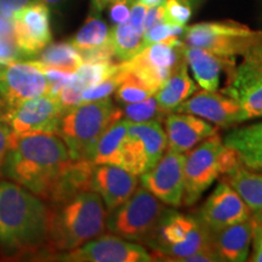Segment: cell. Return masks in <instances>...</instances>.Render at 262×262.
Returning <instances> with one entry per match:
<instances>
[{
    "label": "cell",
    "instance_id": "obj_40",
    "mask_svg": "<svg viewBox=\"0 0 262 262\" xmlns=\"http://www.w3.org/2000/svg\"><path fill=\"white\" fill-rule=\"evenodd\" d=\"M164 21H165V12H164L163 3L160 5L150 6L146 12L145 25H143V27H145V32L147 29L152 28L153 26L158 25L160 22H164Z\"/></svg>",
    "mask_w": 262,
    "mask_h": 262
},
{
    "label": "cell",
    "instance_id": "obj_27",
    "mask_svg": "<svg viewBox=\"0 0 262 262\" xmlns=\"http://www.w3.org/2000/svg\"><path fill=\"white\" fill-rule=\"evenodd\" d=\"M131 133H134L142 142L148 162L149 170L158 163L168 147V137L159 122L130 123L127 125Z\"/></svg>",
    "mask_w": 262,
    "mask_h": 262
},
{
    "label": "cell",
    "instance_id": "obj_45",
    "mask_svg": "<svg viewBox=\"0 0 262 262\" xmlns=\"http://www.w3.org/2000/svg\"><path fill=\"white\" fill-rule=\"evenodd\" d=\"M256 212H257L258 217H260V221H261V224H262V210H258V211H256Z\"/></svg>",
    "mask_w": 262,
    "mask_h": 262
},
{
    "label": "cell",
    "instance_id": "obj_44",
    "mask_svg": "<svg viewBox=\"0 0 262 262\" xmlns=\"http://www.w3.org/2000/svg\"><path fill=\"white\" fill-rule=\"evenodd\" d=\"M39 2L44 3V4L47 5H56L58 3H61L62 0H39Z\"/></svg>",
    "mask_w": 262,
    "mask_h": 262
},
{
    "label": "cell",
    "instance_id": "obj_28",
    "mask_svg": "<svg viewBox=\"0 0 262 262\" xmlns=\"http://www.w3.org/2000/svg\"><path fill=\"white\" fill-rule=\"evenodd\" d=\"M143 32L139 31L129 21L114 25L110 31V42L118 62L130 60L143 48Z\"/></svg>",
    "mask_w": 262,
    "mask_h": 262
},
{
    "label": "cell",
    "instance_id": "obj_37",
    "mask_svg": "<svg viewBox=\"0 0 262 262\" xmlns=\"http://www.w3.org/2000/svg\"><path fill=\"white\" fill-rule=\"evenodd\" d=\"M21 52L16 48L14 39L0 38V63L6 64L12 61L22 60Z\"/></svg>",
    "mask_w": 262,
    "mask_h": 262
},
{
    "label": "cell",
    "instance_id": "obj_32",
    "mask_svg": "<svg viewBox=\"0 0 262 262\" xmlns=\"http://www.w3.org/2000/svg\"><path fill=\"white\" fill-rule=\"evenodd\" d=\"M165 22L185 27L192 16L189 0H164Z\"/></svg>",
    "mask_w": 262,
    "mask_h": 262
},
{
    "label": "cell",
    "instance_id": "obj_41",
    "mask_svg": "<svg viewBox=\"0 0 262 262\" xmlns=\"http://www.w3.org/2000/svg\"><path fill=\"white\" fill-rule=\"evenodd\" d=\"M0 38L14 39L12 38V22L11 19L6 18L0 12Z\"/></svg>",
    "mask_w": 262,
    "mask_h": 262
},
{
    "label": "cell",
    "instance_id": "obj_17",
    "mask_svg": "<svg viewBox=\"0 0 262 262\" xmlns=\"http://www.w3.org/2000/svg\"><path fill=\"white\" fill-rule=\"evenodd\" d=\"M175 112L189 113L222 127L244 122L243 111L237 101L224 93L203 90L175 108Z\"/></svg>",
    "mask_w": 262,
    "mask_h": 262
},
{
    "label": "cell",
    "instance_id": "obj_16",
    "mask_svg": "<svg viewBox=\"0 0 262 262\" xmlns=\"http://www.w3.org/2000/svg\"><path fill=\"white\" fill-rule=\"evenodd\" d=\"M251 215L253 210L225 179L219 182L198 212V217L211 231L244 222Z\"/></svg>",
    "mask_w": 262,
    "mask_h": 262
},
{
    "label": "cell",
    "instance_id": "obj_26",
    "mask_svg": "<svg viewBox=\"0 0 262 262\" xmlns=\"http://www.w3.org/2000/svg\"><path fill=\"white\" fill-rule=\"evenodd\" d=\"M253 211L262 210V171L239 164L224 176Z\"/></svg>",
    "mask_w": 262,
    "mask_h": 262
},
{
    "label": "cell",
    "instance_id": "obj_42",
    "mask_svg": "<svg viewBox=\"0 0 262 262\" xmlns=\"http://www.w3.org/2000/svg\"><path fill=\"white\" fill-rule=\"evenodd\" d=\"M114 0H91V6L95 14H100Z\"/></svg>",
    "mask_w": 262,
    "mask_h": 262
},
{
    "label": "cell",
    "instance_id": "obj_7",
    "mask_svg": "<svg viewBox=\"0 0 262 262\" xmlns=\"http://www.w3.org/2000/svg\"><path fill=\"white\" fill-rule=\"evenodd\" d=\"M165 211L163 202L141 187L125 203L107 212L106 227L118 237L147 244Z\"/></svg>",
    "mask_w": 262,
    "mask_h": 262
},
{
    "label": "cell",
    "instance_id": "obj_39",
    "mask_svg": "<svg viewBox=\"0 0 262 262\" xmlns=\"http://www.w3.org/2000/svg\"><path fill=\"white\" fill-rule=\"evenodd\" d=\"M38 0H0V12L6 18L11 19L16 12Z\"/></svg>",
    "mask_w": 262,
    "mask_h": 262
},
{
    "label": "cell",
    "instance_id": "obj_15",
    "mask_svg": "<svg viewBox=\"0 0 262 262\" xmlns=\"http://www.w3.org/2000/svg\"><path fill=\"white\" fill-rule=\"evenodd\" d=\"M12 38L24 57L37 56L51 42L50 10L41 2H34L16 12L11 18Z\"/></svg>",
    "mask_w": 262,
    "mask_h": 262
},
{
    "label": "cell",
    "instance_id": "obj_10",
    "mask_svg": "<svg viewBox=\"0 0 262 262\" xmlns=\"http://www.w3.org/2000/svg\"><path fill=\"white\" fill-rule=\"evenodd\" d=\"M50 94L44 64L35 61H12L0 72V101L8 108Z\"/></svg>",
    "mask_w": 262,
    "mask_h": 262
},
{
    "label": "cell",
    "instance_id": "obj_4",
    "mask_svg": "<svg viewBox=\"0 0 262 262\" xmlns=\"http://www.w3.org/2000/svg\"><path fill=\"white\" fill-rule=\"evenodd\" d=\"M146 245L155 260L183 261L199 253H215L212 231L198 216L169 210L164 212L155 233ZM216 254V253H215Z\"/></svg>",
    "mask_w": 262,
    "mask_h": 262
},
{
    "label": "cell",
    "instance_id": "obj_11",
    "mask_svg": "<svg viewBox=\"0 0 262 262\" xmlns=\"http://www.w3.org/2000/svg\"><path fill=\"white\" fill-rule=\"evenodd\" d=\"M182 45L179 37L146 45L123 64L127 71L158 91L183 58Z\"/></svg>",
    "mask_w": 262,
    "mask_h": 262
},
{
    "label": "cell",
    "instance_id": "obj_34",
    "mask_svg": "<svg viewBox=\"0 0 262 262\" xmlns=\"http://www.w3.org/2000/svg\"><path fill=\"white\" fill-rule=\"evenodd\" d=\"M14 134L10 129L5 118V104L0 101V175H2V166L4 163L5 156L11 145Z\"/></svg>",
    "mask_w": 262,
    "mask_h": 262
},
{
    "label": "cell",
    "instance_id": "obj_31",
    "mask_svg": "<svg viewBox=\"0 0 262 262\" xmlns=\"http://www.w3.org/2000/svg\"><path fill=\"white\" fill-rule=\"evenodd\" d=\"M123 116L125 117L124 119L130 123H162V120L168 116V112L159 107L156 96H150L141 102L125 104L123 110Z\"/></svg>",
    "mask_w": 262,
    "mask_h": 262
},
{
    "label": "cell",
    "instance_id": "obj_6",
    "mask_svg": "<svg viewBox=\"0 0 262 262\" xmlns=\"http://www.w3.org/2000/svg\"><path fill=\"white\" fill-rule=\"evenodd\" d=\"M185 157L182 205L186 206L195 204L215 180L242 164L237 153L225 145L217 133L205 139L196 148L188 150Z\"/></svg>",
    "mask_w": 262,
    "mask_h": 262
},
{
    "label": "cell",
    "instance_id": "obj_43",
    "mask_svg": "<svg viewBox=\"0 0 262 262\" xmlns=\"http://www.w3.org/2000/svg\"><path fill=\"white\" fill-rule=\"evenodd\" d=\"M140 3H142V4H145L150 8V6H157V5H160L164 0H139Z\"/></svg>",
    "mask_w": 262,
    "mask_h": 262
},
{
    "label": "cell",
    "instance_id": "obj_46",
    "mask_svg": "<svg viewBox=\"0 0 262 262\" xmlns=\"http://www.w3.org/2000/svg\"><path fill=\"white\" fill-rule=\"evenodd\" d=\"M2 67H3V64H2V63H0V72H2Z\"/></svg>",
    "mask_w": 262,
    "mask_h": 262
},
{
    "label": "cell",
    "instance_id": "obj_20",
    "mask_svg": "<svg viewBox=\"0 0 262 262\" xmlns=\"http://www.w3.org/2000/svg\"><path fill=\"white\" fill-rule=\"evenodd\" d=\"M254 224L250 219L244 222L212 231V245L220 261L243 262L250 255Z\"/></svg>",
    "mask_w": 262,
    "mask_h": 262
},
{
    "label": "cell",
    "instance_id": "obj_2",
    "mask_svg": "<svg viewBox=\"0 0 262 262\" xmlns=\"http://www.w3.org/2000/svg\"><path fill=\"white\" fill-rule=\"evenodd\" d=\"M49 206L14 181H0V247L10 256L42 255Z\"/></svg>",
    "mask_w": 262,
    "mask_h": 262
},
{
    "label": "cell",
    "instance_id": "obj_35",
    "mask_svg": "<svg viewBox=\"0 0 262 262\" xmlns=\"http://www.w3.org/2000/svg\"><path fill=\"white\" fill-rule=\"evenodd\" d=\"M134 0H114L110 4V17L114 25L129 21L130 10Z\"/></svg>",
    "mask_w": 262,
    "mask_h": 262
},
{
    "label": "cell",
    "instance_id": "obj_30",
    "mask_svg": "<svg viewBox=\"0 0 262 262\" xmlns=\"http://www.w3.org/2000/svg\"><path fill=\"white\" fill-rule=\"evenodd\" d=\"M114 94H116V100L118 102L129 104L141 102V101L146 100V98L155 96L157 91L153 88H150L148 84H146L145 81L141 80L133 72L126 70L125 77H124L123 81L117 88Z\"/></svg>",
    "mask_w": 262,
    "mask_h": 262
},
{
    "label": "cell",
    "instance_id": "obj_8",
    "mask_svg": "<svg viewBox=\"0 0 262 262\" xmlns=\"http://www.w3.org/2000/svg\"><path fill=\"white\" fill-rule=\"evenodd\" d=\"M227 72L222 93L237 101L245 119L262 117V32H256L248 48Z\"/></svg>",
    "mask_w": 262,
    "mask_h": 262
},
{
    "label": "cell",
    "instance_id": "obj_21",
    "mask_svg": "<svg viewBox=\"0 0 262 262\" xmlns=\"http://www.w3.org/2000/svg\"><path fill=\"white\" fill-rule=\"evenodd\" d=\"M182 56L189 64L196 83L204 90L216 91L220 85L222 70H228L235 61L226 60L201 48L182 45Z\"/></svg>",
    "mask_w": 262,
    "mask_h": 262
},
{
    "label": "cell",
    "instance_id": "obj_25",
    "mask_svg": "<svg viewBox=\"0 0 262 262\" xmlns=\"http://www.w3.org/2000/svg\"><path fill=\"white\" fill-rule=\"evenodd\" d=\"M71 42L80 52L84 61L89 60L97 52L112 48L110 42V29L106 22L96 15L88 17L83 27L77 32Z\"/></svg>",
    "mask_w": 262,
    "mask_h": 262
},
{
    "label": "cell",
    "instance_id": "obj_24",
    "mask_svg": "<svg viewBox=\"0 0 262 262\" xmlns=\"http://www.w3.org/2000/svg\"><path fill=\"white\" fill-rule=\"evenodd\" d=\"M127 125L129 122L126 119H119L104 131L91 153L90 160L94 165L110 164V165L122 166Z\"/></svg>",
    "mask_w": 262,
    "mask_h": 262
},
{
    "label": "cell",
    "instance_id": "obj_38",
    "mask_svg": "<svg viewBox=\"0 0 262 262\" xmlns=\"http://www.w3.org/2000/svg\"><path fill=\"white\" fill-rule=\"evenodd\" d=\"M148 10V6L140 3L139 0H134L133 5H131V10H130V17H129V22L134 26L136 29L145 33V17H146V12Z\"/></svg>",
    "mask_w": 262,
    "mask_h": 262
},
{
    "label": "cell",
    "instance_id": "obj_13",
    "mask_svg": "<svg viewBox=\"0 0 262 262\" xmlns=\"http://www.w3.org/2000/svg\"><path fill=\"white\" fill-rule=\"evenodd\" d=\"M49 260L67 262H150L143 245L131 243L116 234H103L73 250L52 255Z\"/></svg>",
    "mask_w": 262,
    "mask_h": 262
},
{
    "label": "cell",
    "instance_id": "obj_22",
    "mask_svg": "<svg viewBox=\"0 0 262 262\" xmlns=\"http://www.w3.org/2000/svg\"><path fill=\"white\" fill-rule=\"evenodd\" d=\"M224 143L237 153L244 166L262 171V122L229 131Z\"/></svg>",
    "mask_w": 262,
    "mask_h": 262
},
{
    "label": "cell",
    "instance_id": "obj_23",
    "mask_svg": "<svg viewBox=\"0 0 262 262\" xmlns=\"http://www.w3.org/2000/svg\"><path fill=\"white\" fill-rule=\"evenodd\" d=\"M195 90L196 85L188 75L187 62L182 58L155 96L158 101L159 107L170 113L175 111V108L180 106L183 101L191 97Z\"/></svg>",
    "mask_w": 262,
    "mask_h": 262
},
{
    "label": "cell",
    "instance_id": "obj_12",
    "mask_svg": "<svg viewBox=\"0 0 262 262\" xmlns=\"http://www.w3.org/2000/svg\"><path fill=\"white\" fill-rule=\"evenodd\" d=\"M64 110L57 96L51 94L24 101L17 106H5V118L14 136L31 134H56Z\"/></svg>",
    "mask_w": 262,
    "mask_h": 262
},
{
    "label": "cell",
    "instance_id": "obj_19",
    "mask_svg": "<svg viewBox=\"0 0 262 262\" xmlns=\"http://www.w3.org/2000/svg\"><path fill=\"white\" fill-rule=\"evenodd\" d=\"M168 149L185 153L209 136L217 133V127L194 114L168 113L164 119Z\"/></svg>",
    "mask_w": 262,
    "mask_h": 262
},
{
    "label": "cell",
    "instance_id": "obj_9",
    "mask_svg": "<svg viewBox=\"0 0 262 262\" xmlns=\"http://www.w3.org/2000/svg\"><path fill=\"white\" fill-rule=\"evenodd\" d=\"M186 45L208 50L226 60L235 61L253 40L256 32L238 22H203L185 28Z\"/></svg>",
    "mask_w": 262,
    "mask_h": 262
},
{
    "label": "cell",
    "instance_id": "obj_14",
    "mask_svg": "<svg viewBox=\"0 0 262 262\" xmlns=\"http://www.w3.org/2000/svg\"><path fill=\"white\" fill-rule=\"evenodd\" d=\"M185 160L183 153L168 149L158 163L141 175L142 187L164 204L173 208L182 205L185 189Z\"/></svg>",
    "mask_w": 262,
    "mask_h": 262
},
{
    "label": "cell",
    "instance_id": "obj_1",
    "mask_svg": "<svg viewBox=\"0 0 262 262\" xmlns=\"http://www.w3.org/2000/svg\"><path fill=\"white\" fill-rule=\"evenodd\" d=\"M74 158L57 134L14 136L2 173L45 203Z\"/></svg>",
    "mask_w": 262,
    "mask_h": 262
},
{
    "label": "cell",
    "instance_id": "obj_18",
    "mask_svg": "<svg viewBox=\"0 0 262 262\" xmlns=\"http://www.w3.org/2000/svg\"><path fill=\"white\" fill-rule=\"evenodd\" d=\"M139 188V178L135 173L118 165H95L93 191L102 199L107 211L125 203Z\"/></svg>",
    "mask_w": 262,
    "mask_h": 262
},
{
    "label": "cell",
    "instance_id": "obj_36",
    "mask_svg": "<svg viewBox=\"0 0 262 262\" xmlns=\"http://www.w3.org/2000/svg\"><path fill=\"white\" fill-rule=\"evenodd\" d=\"M251 220L254 224L253 242H251L253 251H251V255H249L248 260L253 262H262V224L256 211H253Z\"/></svg>",
    "mask_w": 262,
    "mask_h": 262
},
{
    "label": "cell",
    "instance_id": "obj_29",
    "mask_svg": "<svg viewBox=\"0 0 262 262\" xmlns=\"http://www.w3.org/2000/svg\"><path fill=\"white\" fill-rule=\"evenodd\" d=\"M38 61L48 67L75 72L83 64V56L72 42H54L49 44L38 54Z\"/></svg>",
    "mask_w": 262,
    "mask_h": 262
},
{
    "label": "cell",
    "instance_id": "obj_33",
    "mask_svg": "<svg viewBox=\"0 0 262 262\" xmlns=\"http://www.w3.org/2000/svg\"><path fill=\"white\" fill-rule=\"evenodd\" d=\"M185 32V27L178 25L169 24V22H160V24L153 26L152 28L147 29L143 33V39H142V45L155 44V42L168 40V39L180 37Z\"/></svg>",
    "mask_w": 262,
    "mask_h": 262
},
{
    "label": "cell",
    "instance_id": "obj_5",
    "mask_svg": "<svg viewBox=\"0 0 262 262\" xmlns=\"http://www.w3.org/2000/svg\"><path fill=\"white\" fill-rule=\"evenodd\" d=\"M123 118V111L110 97L81 102L62 114L57 135L74 159H89L94 147L108 127Z\"/></svg>",
    "mask_w": 262,
    "mask_h": 262
},
{
    "label": "cell",
    "instance_id": "obj_3",
    "mask_svg": "<svg viewBox=\"0 0 262 262\" xmlns=\"http://www.w3.org/2000/svg\"><path fill=\"white\" fill-rule=\"evenodd\" d=\"M48 206L47 242L41 255L44 257L73 250L106 229L108 211L101 196L94 191Z\"/></svg>",
    "mask_w": 262,
    "mask_h": 262
}]
</instances>
